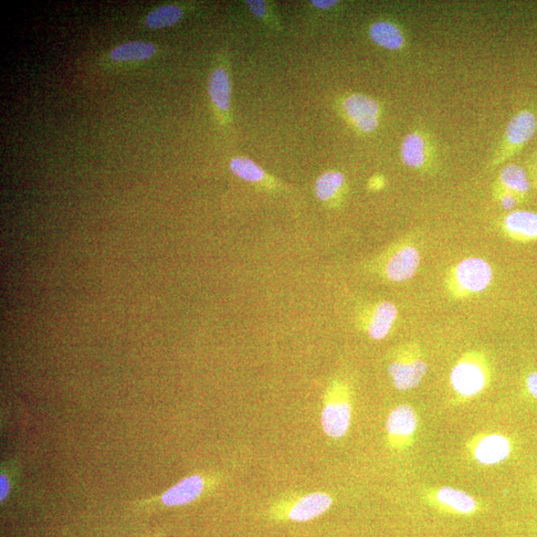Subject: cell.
I'll return each mask as SVG.
<instances>
[{
	"mask_svg": "<svg viewBox=\"0 0 537 537\" xmlns=\"http://www.w3.org/2000/svg\"><path fill=\"white\" fill-rule=\"evenodd\" d=\"M526 392L535 400H537V372H532L525 378Z\"/></svg>",
	"mask_w": 537,
	"mask_h": 537,
	"instance_id": "24",
	"label": "cell"
},
{
	"mask_svg": "<svg viewBox=\"0 0 537 537\" xmlns=\"http://www.w3.org/2000/svg\"><path fill=\"white\" fill-rule=\"evenodd\" d=\"M536 483H537V482H536Z\"/></svg>",
	"mask_w": 537,
	"mask_h": 537,
	"instance_id": "30",
	"label": "cell"
},
{
	"mask_svg": "<svg viewBox=\"0 0 537 537\" xmlns=\"http://www.w3.org/2000/svg\"><path fill=\"white\" fill-rule=\"evenodd\" d=\"M459 286L467 292L479 293L486 290L492 279L489 263L481 258L462 261L455 271Z\"/></svg>",
	"mask_w": 537,
	"mask_h": 537,
	"instance_id": "11",
	"label": "cell"
},
{
	"mask_svg": "<svg viewBox=\"0 0 537 537\" xmlns=\"http://www.w3.org/2000/svg\"><path fill=\"white\" fill-rule=\"evenodd\" d=\"M353 413L351 384L342 378L333 379L323 393L321 412L323 433L333 440L344 438L352 427Z\"/></svg>",
	"mask_w": 537,
	"mask_h": 537,
	"instance_id": "2",
	"label": "cell"
},
{
	"mask_svg": "<svg viewBox=\"0 0 537 537\" xmlns=\"http://www.w3.org/2000/svg\"><path fill=\"white\" fill-rule=\"evenodd\" d=\"M251 13L258 18H265L267 15V5L265 2H259V0H252V2L245 3Z\"/></svg>",
	"mask_w": 537,
	"mask_h": 537,
	"instance_id": "23",
	"label": "cell"
},
{
	"mask_svg": "<svg viewBox=\"0 0 537 537\" xmlns=\"http://www.w3.org/2000/svg\"><path fill=\"white\" fill-rule=\"evenodd\" d=\"M387 371L397 391L409 392L423 382L428 366L417 346L406 345L396 353Z\"/></svg>",
	"mask_w": 537,
	"mask_h": 537,
	"instance_id": "6",
	"label": "cell"
},
{
	"mask_svg": "<svg viewBox=\"0 0 537 537\" xmlns=\"http://www.w3.org/2000/svg\"><path fill=\"white\" fill-rule=\"evenodd\" d=\"M420 264L417 249L406 246L399 249L389 258L385 265V275L393 282H404L413 278Z\"/></svg>",
	"mask_w": 537,
	"mask_h": 537,
	"instance_id": "12",
	"label": "cell"
},
{
	"mask_svg": "<svg viewBox=\"0 0 537 537\" xmlns=\"http://www.w3.org/2000/svg\"><path fill=\"white\" fill-rule=\"evenodd\" d=\"M501 185L503 193L512 194L523 198L530 193L531 182L528 174L517 164H509L500 174Z\"/></svg>",
	"mask_w": 537,
	"mask_h": 537,
	"instance_id": "15",
	"label": "cell"
},
{
	"mask_svg": "<svg viewBox=\"0 0 537 537\" xmlns=\"http://www.w3.org/2000/svg\"><path fill=\"white\" fill-rule=\"evenodd\" d=\"M536 132L537 118L532 112L523 110L513 115L505 129L502 150L498 154L499 162L508 160L522 150L532 140Z\"/></svg>",
	"mask_w": 537,
	"mask_h": 537,
	"instance_id": "9",
	"label": "cell"
},
{
	"mask_svg": "<svg viewBox=\"0 0 537 537\" xmlns=\"http://www.w3.org/2000/svg\"><path fill=\"white\" fill-rule=\"evenodd\" d=\"M343 107L356 129L364 133H372L377 129L381 107L371 97L353 94L344 101Z\"/></svg>",
	"mask_w": 537,
	"mask_h": 537,
	"instance_id": "10",
	"label": "cell"
},
{
	"mask_svg": "<svg viewBox=\"0 0 537 537\" xmlns=\"http://www.w3.org/2000/svg\"><path fill=\"white\" fill-rule=\"evenodd\" d=\"M9 490V481L7 477L2 473V477H0V501L4 502L6 499Z\"/></svg>",
	"mask_w": 537,
	"mask_h": 537,
	"instance_id": "26",
	"label": "cell"
},
{
	"mask_svg": "<svg viewBox=\"0 0 537 537\" xmlns=\"http://www.w3.org/2000/svg\"><path fill=\"white\" fill-rule=\"evenodd\" d=\"M209 94L215 107L227 112L231 103V82L229 74L224 68H217L209 79Z\"/></svg>",
	"mask_w": 537,
	"mask_h": 537,
	"instance_id": "17",
	"label": "cell"
},
{
	"mask_svg": "<svg viewBox=\"0 0 537 537\" xmlns=\"http://www.w3.org/2000/svg\"><path fill=\"white\" fill-rule=\"evenodd\" d=\"M505 233L514 240L531 242L537 240V213L517 210L505 216Z\"/></svg>",
	"mask_w": 537,
	"mask_h": 537,
	"instance_id": "13",
	"label": "cell"
},
{
	"mask_svg": "<svg viewBox=\"0 0 537 537\" xmlns=\"http://www.w3.org/2000/svg\"><path fill=\"white\" fill-rule=\"evenodd\" d=\"M230 170L239 178L252 184H259L266 178L265 172L247 157H235L230 163Z\"/></svg>",
	"mask_w": 537,
	"mask_h": 537,
	"instance_id": "22",
	"label": "cell"
},
{
	"mask_svg": "<svg viewBox=\"0 0 537 537\" xmlns=\"http://www.w3.org/2000/svg\"><path fill=\"white\" fill-rule=\"evenodd\" d=\"M423 500L435 511L458 517H471L479 513L481 502L471 493L454 487H432L423 491Z\"/></svg>",
	"mask_w": 537,
	"mask_h": 537,
	"instance_id": "7",
	"label": "cell"
},
{
	"mask_svg": "<svg viewBox=\"0 0 537 537\" xmlns=\"http://www.w3.org/2000/svg\"><path fill=\"white\" fill-rule=\"evenodd\" d=\"M221 478L207 473H194L179 481L165 491L160 497L165 507H183L193 503L214 491L220 483Z\"/></svg>",
	"mask_w": 537,
	"mask_h": 537,
	"instance_id": "8",
	"label": "cell"
},
{
	"mask_svg": "<svg viewBox=\"0 0 537 537\" xmlns=\"http://www.w3.org/2000/svg\"><path fill=\"white\" fill-rule=\"evenodd\" d=\"M344 175L340 172H328L315 182L314 194L321 202L328 203L341 192L344 185Z\"/></svg>",
	"mask_w": 537,
	"mask_h": 537,
	"instance_id": "20",
	"label": "cell"
},
{
	"mask_svg": "<svg viewBox=\"0 0 537 537\" xmlns=\"http://www.w3.org/2000/svg\"><path fill=\"white\" fill-rule=\"evenodd\" d=\"M416 410L408 404H400L389 413L385 423V443L389 451L405 452L413 448L419 429Z\"/></svg>",
	"mask_w": 537,
	"mask_h": 537,
	"instance_id": "5",
	"label": "cell"
},
{
	"mask_svg": "<svg viewBox=\"0 0 537 537\" xmlns=\"http://www.w3.org/2000/svg\"><path fill=\"white\" fill-rule=\"evenodd\" d=\"M396 305L391 302L378 303L368 321L367 333L374 341H382L392 332L397 319Z\"/></svg>",
	"mask_w": 537,
	"mask_h": 537,
	"instance_id": "14",
	"label": "cell"
},
{
	"mask_svg": "<svg viewBox=\"0 0 537 537\" xmlns=\"http://www.w3.org/2000/svg\"><path fill=\"white\" fill-rule=\"evenodd\" d=\"M183 15V10L176 5H164L147 15L145 25L152 29L173 26L182 19Z\"/></svg>",
	"mask_w": 537,
	"mask_h": 537,
	"instance_id": "21",
	"label": "cell"
},
{
	"mask_svg": "<svg viewBox=\"0 0 537 537\" xmlns=\"http://www.w3.org/2000/svg\"><path fill=\"white\" fill-rule=\"evenodd\" d=\"M333 503L332 494L325 492H294L272 502L264 517L273 522H308L328 512Z\"/></svg>",
	"mask_w": 537,
	"mask_h": 537,
	"instance_id": "1",
	"label": "cell"
},
{
	"mask_svg": "<svg viewBox=\"0 0 537 537\" xmlns=\"http://www.w3.org/2000/svg\"><path fill=\"white\" fill-rule=\"evenodd\" d=\"M533 170H534V175H535V184H536V186H537V156H536V160L534 162V168H533Z\"/></svg>",
	"mask_w": 537,
	"mask_h": 537,
	"instance_id": "29",
	"label": "cell"
},
{
	"mask_svg": "<svg viewBox=\"0 0 537 537\" xmlns=\"http://www.w3.org/2000/svg\"><path fill=\"white\" fill-rule=\"evenodd\" d=\"M155 50L150 42L131 41L114 48L110 56L118 62L142 61L154 56Z\"/></svg>",
	"mask_w": 537,
	"mask_h": 537,
	"instance_id": "19",
	"label": "cell"
},
{
	"mask_svg": "<svg viewBox=\"0 0 537 537\" xmlns=\"http://www.w3.org/2000/svg\"><path fill=\"white\" fill-rule=\"evenodd\" d=\"M519 203V197L509 194V193H503L502 198H501V205L503 209L505 210H512L515 205H517Z\"/></svg>",
	"mask_w": 537,
	"mask_h": 537,
	"instance_id": "25",
	"label": "cell"
},
{
	"mask_svg": "<svg viewBox=\"0 0 537 537\" xmlns=\"http://www.w3.org/2000/svg\"><path fill=\"white\" fill-rule=\"evenodd\" d=\"M370 36L374 44L388 50L396 51L404 46L402 30L391 21H377L370 29Z\"/></svg>",
	"mask_w": 537,
	"mask_h": 537,
	"instance_id": "16",
	"label": "cell"
},
{
	"mask_svg": "<svg viewBox=\"0 0 537 537\" xmlns=\"http://www.w3.org/2000/svg\"><path fill=\"white\" fill-rule=\"evenodd\" d=\"M513 441L502 432H479L467 440L465 452L468 459L482 467L502 464L513 452Z\"/></svg>",
	"mask_w": 537,
	"mask_h": 537,
	"instance_id": "4",
	"label": "cell"
},
{
	"mask_svg": "<svg viewBox=\"0 0 537 537\" xmlns=\"http://www.w3.org/2000/svg\"><path fill=\"white\" fill-rule=\"evenodd\" d=\"M491 383L487 358L480 353H469L452 368L450 384L459 403L471 402L482 394Z\"/></svg>",
	"mask_w": 537,
	"mask_h": 537,
	"instance_id": "3",
	"label": "cell"
},
{
	"mask_svg": "<svg viewBox=\"0 0 537 537\" xmlns=\"http://www.w3.org/2000/svg\"><path fill=\"white\" fill-rule=\"evenodd\" d=\"M312 4L320 9H329L338 4V2H335V0H313Z\"/></svg>",
	"mask_w": 537,
	"mask_h": 537,
	"instance_id": "27",
	"label": "cell"
},
{
	"mask_svg": "<svg viewBox=\"0 0 537 537\" xmlns=\"http://www.w3.org/2000/svg\"><path fill=\"white\" fill-rule=\"evenodd\" d=\"M384 185V179L382 176H375L372 178L370 186L373 189H381Z\"/></svg>",
	"mask_w": 537,
	"mask_h": 537,
	"instance_id": "28",
	"label": "cell"
},
{
	"mask_svg": "<svg viewBox=\"0 0 537 537\" xmlns=\"http://www.w3.org/2000/svg\"><path fill=\"white\" fill-rule=\"evenodd\" d=\"M427 153V144L423 135L413 133L405 136L402 144V159L407 166H423L426 162Z\"/></svg>",
	"mask_w": 537,
	"mask_h": 537,
	"instance_id": "18",
	"label": "cell"
}]
</instances>
